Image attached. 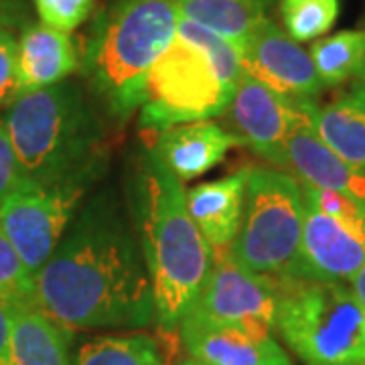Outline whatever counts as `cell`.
I'll return each instance as SVG.
<instances>
[{
    "label": "cell",
    "instance_id": "1",
    "mask_svg": "<svg viewBox=\"0 0 365 365\" xmlns=\"http://www.w3.org/2000/svg\"><path fill=\"white\" fill-rule=\"evenodd\" d=\"M35 294L37 309L69 331L155 323L153 282L138 234L104 195L67 227L35 276Z\"/></svg>",
    "mask_w": 365,
    "mask_h": 365
},
{
    "label": "cell",
    "instance_id": "2",
    "mask_svg": "<svg viewBox=\"0 0 365 365\" xmlns=\"http://www.w3.org/2000/svg\"><path fill=\"white\" fill-rule=\"evenodd\" d=\"M185 193L153 150L140 158L134 187L138 240L153 282L155 323L165 335H179L215 256L187 209Z\"/></svg>",
    "mask_w": 365,
    "mask_h": 365
},
{
    "label": "cell",
    "instance_id": "3",
    "mask_svg": "<svg viewBox=\"0 0 365 365\" xmlns=\"http://www.w3.org/2000/svg\"><path fill=\"white\" fill-rule=\"evenodd\" d=\"M4 128L25 181H96L106 163L104 128L78 86L61 81L13 100Z\"/></svg>",
    "mask_w": 365,
    "mask_h": 365
},
{
    "label": "cell",
    "instance_id": "4",
    "mask_svg": "<svg viewBox=\"0 0 365 365\" xmlns=\"http://www.w3.org/2000/svg\"><path fill=\"white\" fill-rule=\"evenodd\" d=\"M179 0H118L93 26L81 67L118 120L140 110L150 67L177 37Z\"/></svg>",
    "mask_w": 365,
    "mask_h": 365
},
{
    "label": "cell",
    "instance_id": "5",
    "mask_svg": "<svg viewBox=\"0 0 365 365\" xmlns=\"http://www.w3.org/2000/svg\"><path fill=\"white\" fill-rule=\"evenodd\" d=\"M276 333L307 365H365V307L349 284L280 278Z\"/></svg>",
    "mask_w": 365,
    "mask_h": 365
},
{
    "label": "cell",
    "instance_id": "6",
    "mask_svg": "<svg viewBox=\"0 0 365 365\" xmlns=\"http://www.w3.org/2000/svg\"><path fill=\"white\" fill-rule=\"evenodd\" d=\"M304 217L300 182L284 170L248 173L242 222L227 254L252 272L287 278L299 256Z\"/></svg>",
    "mask_w": 365,
    "mask_h": 365
},
{
    "label": "cell",
    "instance_id": "7",
    "mask_svg": "<svg viewBox=\"0 0 365 365\" xmlns=\"http://www.w3.org/2000/svg\"><path fill=\"white\" fill-rule=\"evenodd\" d=\"M234 93L207 55L177 35L146 76L140 126L157 132L211 120L230 108Z\"/></svg>",
    "mask_w": 365,
    "mask_h": 365
},
{
    "label": "cell",
    "instance_id": "8",
    "mask_svg": "<svg viewBox=\"0 0 365 365\" xmlns=\"http://www.w3.org/2000/svg\"><path fill=\"white\" fill-rule=\"evenodd\" d=\"M91 182L79 179L37 185L23 179L0 203V230L33 276H37L59 246Z\"/></svg>",
    "mask_w": 365,
    "mask_h": 365
},
{
    "label": "cell",
    "instance_id": "9",
    "mask_svg": "<svg viewBox=\"0 0 365 365\" xmlns=\"http://www.w3.org/2000/svg\"><path fill=\"white\" fill-rule=\"evenodd\" d=\"M278 297L280 278L252 272L227 252L215 254L207 280L182 325L237 327L276 335Z\"/></svg>",
    "mask_w": 365,
    "mask_h": 365
},
{
    "label": "cell",
    "instance_id": "10",
    "mask_svg": "<svg viewBox=\"0 0 365 365\" xmlns=\"http://www.w3.org/2000/svg\"><path fill=\"white\" fill-rule=\"evenodd\" d=\"M307 106L309 102L288 100L244 73L232 104L223 112L227 122L225 128L237 143L268 160L270 167L282 170L288 136L307 116Z\"/></svg>",
    "mask_w": 365,
    "mask_h": 365
},
{
    "label": "cell",
    "instance_id": "11",
    "mask_svg": "<svg viewBox=\"0 0 365 365\" xmlns=\"http://www.w3.org/2000/svg\"><path fill=\"white\" fill-rule=\"evenodd\" d=\"M364 262V225L335 220L304 201L299 256L287 278L349 284Z\"/></svg>",
    "mask_w": 365,
    "mask_h": 365
},
{
    "label": "cell",
    "instance_id": "12",
    "mask_svg": "<svg viewBox=\"0 0 365 365\" xmlns=\"http://www.w3.org/2000/svg\"><path fill=\"white\" fill-rule=\"evenodd\" d=\"M242 67L250 78L294 102H317L323 83L309 51L266 19L240 47Z\"/></svg>",
    "mask_w": 365,
    "mask_h": 365
},
{
    "label": "cell",
    "instance_id": "13",
    "mask_svg": "<svg viewBox=\"0 0 365 365\" xmlns=\"http://www.w3.org/2000/svg\"><path fill=\"white\" fill-rule=\"evenodd\" d=\"M232 132L215 120H201L155 132L153 153L181 182L193 181L217 167L237 146Z\"/></svg>",
    "mask_w": 365,
    "mask_h": 365
},
{
    "label": "cell",
    "instance_id": "14",
    "mask_svg": "<svg viewBox=\"0 0 365 365\" xmlns=\"http://www.w3.org/2000/svg\"><path fill=\"white\" fill-rule=\"evenodd\" d=\"M282 170L299 182L343 193L365 205V173L341 160L314 134L309 116L302 118L288 136Z\"/></svg>",
    "mask_w": 365,
    "mask_h": 365
},
{
    "label": "cell",
    "instance_id": "15",
    "mask_svg": "<svg viewBox=\"0 0 365 365\" xmlns=\"http://www.w3.org/2000/svg\"><path fill=\"white\" fill-rule=\"evenodd\" d=\"M79 67L81 57L69 33L43 23L26 25L16 39L14 100L66 81Z\"/></svg>",
    "mask_w": 365,
    "mask_h": 365
},
{
    "label": "cell",
    "instance_id": "16",
    "mask_svg": "<svg viewBox=\"0 0 365 365\" xmlns=\"http://www.w3.org/2000/svg\"><path fill=\"white\" fill-rule=\"evenodd\" d=\"M179 337L191 357L209 365H292L287 349L272 333L182 325Z\"/></svg>",
    "mask_w": 365,
    "mask_h": 365
},
{
    "label": "cell",
    "instance_id": "17",
    "mask_svg": "<svg viewBox=\"0 0 365 365\" xmlns=\"http://www.w3.org/2000/svg\"><path fill=\"white\" fill-rule=\"evenodd\" d=\"M248 173L250 167H246L217 181L195 185L185 193L187 209L213 254H223L234 244L242 222Z\"/></svg>",
    "mask_w": 365,
    "mask_h": 365
},
{
    "label": "cell",
    "instance_id": "18",
    "mask_svg": "<svg viewBox=\"0 0 365 365\" xmlns=\"http://www.w3.org/2000/svg\"><path fill=\"white\" fill-rule=\"evenodd\" d=\"M314 134L349 167L365 173V91L353 86L347 93L319 106H307Z\"/></svg>",
    "mask_w": 365,
    "mask_h": 365
},
{
    "label": "cell",
    "instance_id": "19",
    "mask_svg": "<svg viewBox=\"0 0 365 365\" xmlns=\"http://www.w3.org/2000/svg\"><path fill=\"white\" fill-rule=\"evenodd\" d=\"M71 331L35 309L14 311L9 365H73Z\"/></svg>",
    "mask_w": 365,
    "mask_h": 365
},
{
    "label": "cell",
    "instance_id": "20",
    "mask_svg": "<svg viewBox=\"0 0 365 365\" xmlns=\"http://www.w3.org/2000/svg\"><path fill=\"white\" fill-rule=\"evenodd\" d=\"M276 0H179L182 19L193 21L240 47L264 23Z\"/></svg>",
    "mask_w": 365,
    "mask_h": 365
},
{
    "label": "cell",
    "instance_id": "21",
    "mask_svg": "<svg viewBox=\"0 0 365 365\" xmlns=\"http://www.w3.org/2000/svg\"><path fill=\"white\" fill-rule=\"evenodd\" d=\"M73 365H165V355L148 333H114L83 343Z\"/></svg>",
    "mask_w": 365,
    "mask_h": 365
},
{
    "label": "cell",
    "instance_id": "22",
    "mask_svg": "<svg viewBox=\"0 0 365 365\" xmlns=\"http://www.w3.org/2000/svg\"><path fill=\"white\" fill-rule=\"evenodd\" d=\"M311 61L323 88H335L357 78L365 57L364 31H341L311 45Z\"/></svg>",
    "mask_w": 365,
    "mask_h": 365
},
{
    "label": "cell",
    "instance_id": "23",
    "mask_svg": "<svg viewBox=\"0 0 365 365\" xmlns=\"http://www.w3.org/2000/svg\"><path fill=\"white\" fill-rule=\"evenodd\" d=\"M339 16V0H280L284 33L297 43L329 33Z\"/></svg>",
    "mask_w": 365,
    "mask_h": 365
},
{
    "label": "cell",
    "instance_id": "24",
    "mask_svg": "<svg viewBox=\"0 0 365 365\" xmlns=\"http://www.w3.org/2000/svg\"><path fill=\"white\" fill-rule=\"evenodd\" d=\"M177 35L193 43L201 51L209 57V61L213 63L217 76L222 78L225 86H230L232 90L237 88L240 79L244 76V67H242V57H240V49L234 43L223 39L220 35H215L213 31H209L205 26L197 25L193 21L187 19H179L177 25Z\"/></svg>",
    "mask_w": 365,
    "mask_h": 365
},
{
    "label": "cell",
    "instance_id": "25",
    "mask_svg": "<svg viewBox=\"0 0 365 365\" xmlns=\"http://www.w3.org/2000/svg\"><path fill=\"white\" fill-rule=\"evenodd\" d=\"M0 300L13 311L35 309V276L29 272L9 237L0 230Z\"/></svg>",
    "mask_w": 365,
    "mask_h": 365
},
{
    "label": "cell",
    "instance_id": "26",
    "mask_svg": "<svg viewBox=\"0 0 365 365\" xmlns=\"http://www.w3.org/2000/svg\"><path fill=\"white\" fill-rule=\"evenodd\" d=\"M41 23L57 31L71 33L93 13L96 0H33Z\"/></svg>",
    "mask_w": 365,
    "mask_h": 365
},
{
    "label": "cell",
    "instance_id": "27",
    "mask_svg": "<svg viewBox=\"0 0 365 365\" xmlns=\"http://www.w3.org/2000/svg\"><path fill=\"white\" fill-rule=\"evenodd\" d=\"M16 90V39L0 26V106L11 104Z\"/></svg>",
    "mask_w": 365,
    "mask_h": 365
},
{
    "label": "cell",
    "instance_id": "28",
    "mask_svg": "<svg viewBox=\"0 0 365 365\" xmlns=\"http://www.w3.org/2000/svg\"><path fill=\"white\" fill-rule=\"evenodd\" d=\"M23 175L14 157L13 144L4 124H0V203L21 185Z\"/></svg>",
    "mask_w": 365,
    "mask_h": 365
},
{
    "label": "cell",
    "instance_id": "29",
    "mask_svg": "<svg viewBox=\"0 0 365 365\" xmlns=\"http://www.w3.org/2000/svg\"><path fill=\"white\" fill-rule=\"evenodd\" d=\"M14 311L0 300V361L9 365L11 359V335H13Z\"/></svg>",
    "mask_w": 365,
    "mask_h": 365
},
{
    "label": "cell",
    "instance_id": "30",
    "mask_svg": "<svg viewBox=\"0 0 365 365\" xmlns=\"http://www.w3.org/2000/svg\"><path fill=\"white\" fill-rule=\"evenodd\" d=\"M349 287H351L353 294L357 297V300L365 307V262L361 264V268L357 270V274L351 278Z\"/></svg>",
    "mask_w": 365,
    "mask_h": 365
},
{
    "label": "cell",
    "instance_id": "31",
    "mask_svg": "<svg viewBox=\"0 0 365 365\" xmlns=\"http://www.w3.org/2000/svg\"><path fill=\"white\" fill-rule=\"evenodd\" d=\"M355 86H359V88L365 91V57L364 63H361V69H359V73H357V78H355Z\"/></svg>",
    "mask_w": 365,
    "mask_h": 365
},
{
    "label": "cell",
    "instance_id": "32",
    "mask_svg": "<svg viewBox=\"0 0 365 365\" xmlns=\"http://www.w3.org/2000/svg\"><path fill=\"white\" fill-rule=\"evenodd\" d=\"M181 365H209V364H205V361H199V359H195V357H189V359H185Z\"/></svg>",
    "mask_w": 365,
    "mask_h": 365
},
{
    "label": "cell",
    "instance_id": "33",
    "mask_svg": "<svg viewBox=\"0 0 365 365\" xmlns=\"http://www.w3.org/2000/svg\"><path fill=\"white\" fill-rule=\"evenodd\" d=\"M4 2H6V0H0V9H2V4H4Z\"/></svg>",
    "mask_w": 365,
    "mask_h": 365
},
{
    "label": "cell",
    "instance_id": "34",
    "mask_svg": "<svg viewBox=\"0 0 365 365\" xmlns=\"http://www.w3.org/2000/svg\"><path fill=\"white\" fill-rule=\"evenodd\" d=\"M0 365H6V364H2V361H0Z\"/></svg>",
    "mask_w": 365,
    "mask_h": 365
}]
</instances>
